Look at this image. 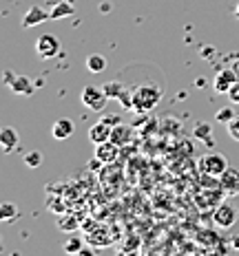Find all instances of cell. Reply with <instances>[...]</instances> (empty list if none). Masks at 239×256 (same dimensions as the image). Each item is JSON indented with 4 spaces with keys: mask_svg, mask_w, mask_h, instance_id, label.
Instances as JSON below:
<instances>
[{
    "mask_svg": "<svg viewBox=\"0 0 239 256\" xmlns=\"http://www.w3.org/2000/svg\"><path fill=\"white\" fill-rule=\"evenodd\" d=\"M25 164H27V166H29V168H38L40 164H42V152H40V150L29 152V154H27V157H25Z\"/></svg>",
    "mask_w": 239,
    "mask_h": 256,
    "instance_id": "26",
    "label": "cell"
},
{
    "mask_svg": "<svg viewBox=\"0 0 239 256\" xmlns=\"http://www.w3.org/2000/svg\"><path fill=\"white\" fill-rule=\"evenodd\" d=\"M102 122H106L109 126H118V124H122V120L118 115H113V113H109V117H102Z\"/></svg>",
    "mask_w": 239,
    "mask_h": 256,
    "instance_id": "28",
    "label": "cell"
},
{
    "mask_svg": "<svg viewBox=\"0 0 239 256\" xmlns=\"http://www.w3.org/2000/svg\"><path fill=\"white\" fill-rule=\"evenodd\" d=\"M228 100H230V104H239V80L228 90Z\"/></svg>",
    "mask_w": 239,
    "mask_h": 256,
    "instance_id": "27",
    "label": "cell"
},
{
    "mask_svg": "<svg viewBox=\"0 0 239 256\" xmlns=\"http://www.w3.org/2000/svg\"><path fill=\"white\" fill-rule=\"evenodd\" d=\"M120 154V146L113 140L102 142V144H95V157L100 159L102 164H113Z\"/></svg>",
    "mask_w": 239,
    "mask_h": 256,
    "instance_id": "8",
    "label": "cell"
},
{
    "mask_svg": "<svg viewBox=\"0 0 239 256\" xmlns=\"http://www.w3.org/2000/svg\"><path fill=\"white\" fill-rule=\"evenodd\" d=\"M237 73L232 71V66L230 68H221L219 73L215 76V80H212V88L217 90V93H221V95H228V90H230V86L237 82Z\"/></svg>",
    "mask_w": 239,
    "mask_h": 256,
    "instance_id": "7",
    "label": "cell"
},
{
    "mask_svg": "<svg viewBox=\"0 0 239 256\" xmlns=\"http://www.w3.org/2000/svg\"><path fill=\"white\" fill-rule=\"evenodd\" d=\"M73 2H69V0H62L60 4H56L51 12V20H60V18H67V16H73Z\"/></svg>",
    "mask_w": 239,
    "mask_h": 256,
    "instance_id": "17",
    "label": "cell"
},
{
    "mask_svg": "<svg viewBox=\"0 0 239 256\" xmlns=\"http://www.w3.org/2000/svg\"><path fill=\"white\" fill-rule=\"evenodd\" d=\"M58 228H60L62 232H73L80 228V223H78L76 216H62L60 221H58Z\"/></svg>",
    "mask_w": 239,
    "mask_h": 256,
    "instance_id": "21",
    "label": "cell"
},
{
    "mask_svg": "<svg viewBox=\"0 0 239 256\" xmlns=\"http://www.w3.org/2000/svg\"><path fill=\"white\" fill-rule=\"evenodd\" d=\"M102 88H104V93L109 95V100H111V98L118 100V95L122 93V90H124V84H122L120 80H111V82H106Z\"/></svg>",
    "mask_w": 239,
    "mask_h": 256,
    "instance_id": "19",
    "label": "cell"
},
{
    "mask_svg": "<svg viewBox=\"0 0 239 256\" xmlns=\"http://www.w3.org/2000/svg\"><path fill=\"white\" fill-rule=\"evenodd\" d=\"M87 68L91 73H102L106 68V58L100 56V53H91V56L87 58Z\"/></svg>",
    "mask_w": 239,
    "mask_h": 256,
    "instance_id": "16",
    "label": "cell"
},
{
    "mask_svg": "<svg viewBox=\"0 0 239 256\" xmlns=\"http://www.w3.org/2000/svg\"><path fill=\"white\" fill-rule=\"evenodd\" d=\"M18 214V210H16V206L12 204V201H5L3 208H0V218L3 221H12V218Z\"/></svg>",
    "mask_w": 239,
    "mask_h": 256,
    "instance_id": "22",
    "label": "cell"
},
{
    "mask_svg": "<svg viewBox=\"0 0 239 256\" xmlns=\"http://www.w3.org/2000/svg\"><path fill=\"white\" fill-rule=\"evenodd\" d=\"M14 78H16V76H14L12 71H5V84H7V86L14 82Z\"/></svg>",
    "mask_w": 239,
    "mask_h": 256,
    "instance_id": "30",
    "label": "cell"
},
{
    "mask_svg": "<svg viewBox=\"0 0 239 256\" xmlns=\"http://www.w3.org/2000/svg\"><path fill=\"white\" fill-rule=\"evenodd\" d=\"M226 130H228V135H230L232 140L239 142V113H237V115L232 117V120L226 124Z\"/></svg>",
    "mask_w": 239,
    "mask_h": 256,
    "instance_id": "25",
    "label": "cell"
},
{
    "mask_svg": "<svg viewBox=\"0 0 239 256\" xmlns=\"http://www.w3.org/2000/svg\"><path fill=\"white\" fill-rule=\"evenodd\" d=\"M73 130H76V124H73L71 120H67V117L56 120V122H53V126H51L53 140H69V137L73 135Z\"/></svg>",
    "mask_w": 239,
    "mask_h": 256,
    "instance_id": "10",
    "label": "cell"
},
{
    "mask_svg": "<svg viewBox=\"0 0 239 256\" xmlns=\"http://www.w3.org/2000/svg\"><path fill=\"white\" fill-rule=\"evenodd\" d=\"M235 115H237V113H235V110H232V106H224V108H219V110H217L215 120L219 122V124H228V122H230Z\"/></svg>",
    "mask_w": 239,
    "mask_h": 256,
    "instance_id": "23",
    "label": "cell"
},
{
    "mask_svg": "<svg viewBox=\"0 0 239 256\" xmlns=\"http://www.w3.org/2000/svg\"><path fill=\"white\" fill-rule=\"evenodd\" d=\"M82 248H84V238H80V236H71V238H67V243H65L67 254H80Z\"/></svg>",
    "mask_w": 239,
    "mask_h": 256,
    "instance_id": "20",
    "label": "cell"
},
{
    "mask_svg": "<svg viewBox=\"0 0 239 256\" xmlns=\"http://www.w3.org/2000/svg\"><path fill=\"white\" fill-rule=\"evenodd\" d=\"M212 218H215L217 228H221V230H230V228L237 223V218H239V210H237L235 204H230V201H224V204H221L215 210Z\"/></svg>",
    "mask_w": 239,
    "mask_h": 256,
    "instance_id": "4",
    "label": "cell"
},
{
    "mask_svg": "<svg viewBox=\"0 0 239 256\" xmlns=\"http://www.w3.org/2000/svg\"><path fill=\"white\" fill-rule=\"evenodd\" d=\"M219 186L226 194H239V168L228 166L224 172L219 174Z\"/></svg>",
    "mask_w": 239,
    "mask_h": 256,
    "instance_id": "6",
    "label": "cell"
},
{
    "mask_svg": "<svg viewBox=\"0 0 239 256\" xmlns=\"http://www.w3.org/2000/svg\"><path fill=\"white\" fill-rule=\"evenodd\" d=\"M197 166H199V170H201L204 174H212V177H219V174L224 172V170L230 166V164H228V159H226L221 152H206L204 157H199Z\"/></svg>",
    "mask_w": 239,
    "mask_h": 256,
    "instance_id": "2",
    "label": "cell"
},
{
    "mask_svg": "<svg viewBox=\"0 0 239 256\" xmlns=\"http://www.w3.org/2000/svg\"><path fill=\"white\" fill-rule=\"evenodd\" d=\"M82 228H84V232H93L98 226H95V223L91 221V218H87V223H82Z\"/></svg>",
    "mask_w": 239,
    "mask_h": 256,
    "instance_id": "29",
    "label": "cell"
},
{
    "mask_svg": "<svg viewBox=\"0 0 239 256\" xmlns=\"http://www.w3.org/2000/svg\"><path fill=\"white\" fill-rule=\"evenodd\" d=\"M232 71H235V73H237V78H239V58H237L235 62H232Z\"/></svg>",
    "mask_w": 239,
    "mask_h": 256,
    "instance_id": "33",
    "label": "cell"
},
{
    "mask_svg": "<svg viewBox=\"0 0 239 256\" xmlns=\"http://www.w3.org/2000/svg\"><path fill=\"white\" fill-rule=\"evenodd\" d=\"M80 254H82V256H87V254L91 256V254H93V250H91V248H87V245H84V248H82V252H80Z\"/></svg>",
    "mask_w": 239,
    "mask_h": 256,
    "instance_id": "32",
    "label": "cell"
},
{
    "mask_svg": "<svg viewBox=\"0 0 239 256\" xmlns=\"http://www.w3.org/2000/svg\"><path fill=\"white\" fill-rule=\"evenodd\" d=\"M193 135H195V140H201L206 146H212V144H215V140H212V135H210V124H206V122L195 124Z\"/></svg>",
    "mask_w": 239,
    "mask_h": 256,
    "instance_id": "14",
    "label": "cell"
},
{
    "mask_svg": "<svg viewBox=\"0 0 239 256\" xmlns=\"http://www.w3.org/2000/svg\"><path fill=\"white\" fill-rule=\"evenodd\" d=\"M69 2H76V0H69Z\"/></svg>",
    "mask_w": 239,
    "mask_h": 256,
    "instance_id": "35",
    "label": "cell"
},
{
    "mask_svg": "<svg viewBox=\"0 0 239 256\" xmlns=\"http://www.w3.org/2000/svg\"><path fill=\"white\" fill-rule=\"evenodd\" d=\"M18 142H20V137H18V132H16L14 128L5 126L3 130H0V146H3V152L5 154L14 152V148L18 146Z\"/></svg>",
    "mask_w": 239,
    "mask_h": 256,
    "instance_id": "13",
    "label": "cell"
},
{
    "mask_svg": "<svg viewBox=\"0 0 239 256\" xmlns=\"http://www.w3.org/2000/svg\"><path fill=\"white\" fill-rule=\"evenodd\" d=\"M111 132H113V126H109L106 122H98L89 128V140L93 144H102L111 140Z\"/></svg>",
    "mask_w": 239,
    "mask_h": 256,
    "instance_id": "11",
    "label": "cell"
},
{
    "mask_svg": "<svg viewBox=\"0 0 239 256\" xmlns=\"http://www.w3.org/2000/svg\"><path fill=\"white\" fill-rule=\"evenodd\" d=\"M87 241L95 245V248H104V245H109L111 243V238L106 236V228H95L93 232H89V236H87Z\"/></svg>",
    "mask_w": 239,
    "mask_h": 256,
    "instance_id": "15",
    "label": "cell"
},
{
    "mask_svg": "<svg viewBox=\"0 0 239 256\" xmlns=\"http://www.w3.org/2000/svg\"><path fill=\"white\" fill-rule=\"evenodd\" d=\"M230 245H232V250H239V234L230 236Z\"/></svg>",
    "mask_w": 239,
    "mask_h": 256,
    "instance_id": "31",
    "label": "cell"
},
{
    "mask_svg": "<svg viewBox=\"0 0 239 256\" xmlns=\"http://www.w3.org/2000/svg\"><path fill=\"white\" fill-rule=\"evenodd\" d=\"M36 51H38L40 58L51 60L53 56H58V53H60V40H58L53 34H42L40 38L36 40Z\"/></svg>",
    "mask_w": 239,
    "mask_h": 256,
    "instance_id": "5",
    "label": "cell"
},
{
    "mask_svg": "<svg viewBox=\"0 0 239 256\" xmlns=\"http://www.w3.org/2000/svg\"><path fill=\"white\" fill-rule=\"evenodd\" d=\"M111 140H113L118 146H122V142H129L131 140V128L124 124L113 126V132H111Z\"/></svg>",
    "mask_w": 239,
    "mask_h": 256,
    "instance_id": "18",
    "label": "cell"
},
{
    "mask_svg": "<svg viewBox=\"0 0 239 256\" xmlns=\"http://www.w3.org/2000/svg\"><path fill=\"white\" fill-rule=\"evenodd\" d=\"M162 95H164L162 86H153V84L135 86L133 88V110H137V113L153 110L159 102H162Z\"/></svg>",
    "mask_w": 239,
    "mask_h": 256,
    "instance_id": "1",
    "label": "cell"
},
{
    "mask_svg": "<svg viewBox=\"0 0 239 256\" xmlns=\"http://www.w3.org/2000/svg\"><path fill=\"white\" fill-rule=\"evenodd\" d=\"M118 102L124 106V108L133 110V88H124V90H122V93L118 95Z\"/></svg>",
    "mask_w": 239,
    "mask_h": 256,
    "instance_id": "24",
    "label": "cell"
},
{
    "mask_svg": "<svg viewBox=\"0 0 239 256\" xmlns=\"http://www.w3.org/2000/svg\"><path fill=\"white\" fill-rule=\"evenodd\" d=\"M82 104L84 106H89L91 110H95V113H102L104 110V106H106V102H109V95L104 93V88H100V86H84V90H82Z\"/></svg>",
    "mask_w": 239,
    "mask_h": 256,
    "instance_id": "3",
    "label": "cell"
},
{
    "mask_svg": "<svg viewBox=\"0 0 239 256\" xmlns=\"http://www.w3.org/2000/svg\"><path fill=\"white\" fill-rule=\"evenodd\" d=\"M9 88H12L16 95H23V98H29V95H34V90H36L31 78H27V76H16L14 82L9 84Z\"/></svg>",
    "mask_w": 239,
    "mask_h": 256,
    "instance_id": "12",
    "label": "cell"
},
{
    "mask_svg": "<svg viewBox=\"0 0 239 256\" xmlns=\"http://www.w3.org/2000/svg\"><path fill=\"white\" fill-rule=\"evenodd\" d=\"M47 20H51V12H47V9L34 4V7L27 9V14L23 18V29H31V26H36L40 22H47Z\"/></svg>",
    "mask_w": 239,
    "mask_h": 256,
    "instance_id": "9",
    "label": "cell"
},
{
    "mask_svg": "<svg viewBox=\"0 0 239 256\" xmlns=\"http://www.w3.org/2000/svg\"><path fill=\"white\" fill-rule=\"evenodd\" d=\"M235 16H237V18H239V2L235 4Z\"/></svg>",
    "mask_w": 239,
    "mask_h": 256,
    "instance_id": "34",
    "label": "cell"
}]
</instances>
